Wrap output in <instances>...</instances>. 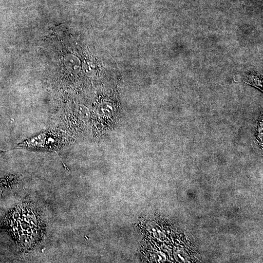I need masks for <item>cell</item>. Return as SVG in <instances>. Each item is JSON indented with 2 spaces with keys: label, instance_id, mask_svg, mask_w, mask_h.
Wrapping results in <instances>:
<instances>
[{
  "label": "cell",
  "instance_id": "2",
  "mask_svg": "<svg viewBox=\"0 0 263 263\" xmlns=\"http://www.w3.org/2000/svg\"><path fill=\"white\" fill-rule=\"evenodd\" d=\"M59 137L53 132H42L28 140L20 143L17 146L37 150H55L59 148Z\"/></svg>",
  "mask_w": 263,
  "mask_h": 263
},
{
  "label": "cell",
  "instance_id": "3",
  "mask_svg": "<svg viewBox=\"0 0 263 263\" xmlns=\"http://www.w3.org/2000/svg\"><path fill=\"white\" fill-rule=\"evenodd\" d=\"M14 180V177L13 176H6L4 178L0 179V192L2 188H4L5 186H8L10 182Z\"/></svg>",
  "mask_w": 263,
  "mask_h": 263
},
{
  "label": "cell",
  "instance_id": "1",
  "mask_svg": "<svg viewBox=\"0 0 263 263\" xmlns=\"http://www.w3.org/2000/svg\"><path fill=\"white\" fill-rule=\"evenodd\" d=\"M3 225L22 250L33 248L43 239L45 224L39 208L24 202L15 207L5 215Z\"/></svg>",
  "mask_w": 263,
  "mask_h": 263
}]
</instances>
